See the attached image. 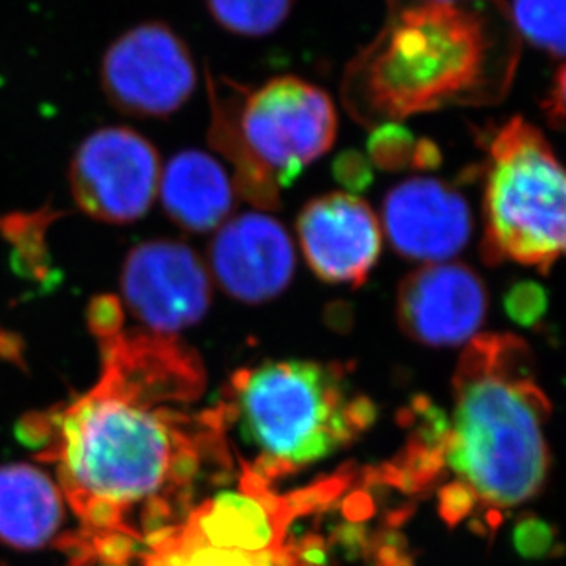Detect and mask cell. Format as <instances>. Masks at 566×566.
<instances>
[{
  "label": "cell",
  "instance_id": "obj_2",
  "mask_svg": "<svg viewBox=\"0 0 566 566\" xmlns=\"http://www.w3.org/2000/svg\"><path fill=\"white\" fill-rule=\"evenodd\" d=\"M512 19L499 0H415L392 8L346 72L360 122L394 124L451 105L499 98L517 65Z\"/></svg>",
  "mask_w": 566,
  "mask_h": 566
},
{
  "label": "cell",
  "instance_id": "obj_16",
  "mask_svg": "<svg viewBox=\"0 0 566 566\" xmlns=\"http://www.w3.org/2000/svg\"><path fill=\"white\" fill-rule=\"evenodd\" d=\"M294 0H207L208 13L219 27L241 38L276 32L293 11Z\"/></svg>",
  "mask_w": 566,
  "mask_h": 566
},
{
  "label": "cell",
  "instance_id": "obj_10",
  "mask_svg": "<svg viewBox=\"0 0 566 566\" xmlns=\"http://www.w3.org/2000/svg\"><path fill=\"white\" fill-rule=\"evenodd\" d=\"M485 311L484 282L462 263H432L409 274L399 287V326L424 346L468 343L484 324Z\"/></svg>",
  "mask_w": 566,
  "mask_h": 566
},
{
  "label": "cell",
  "instance_id": "obj_26",
  "mask_svg": "<svg viewBox=\"0 0 566 566\" xmlns=\"http://www.w3.org/2000/svg\"><path fill=\"white\" fill-rule=\"evenodd\" d=\"M545 111L552 120L566 124V65L557 72L551 96L546 99Z\"/></svg>",
  "mask_w": 566,
  "mask_h": 566
},
{
  "label": "cell",
  "instance_id": "obj_21",
  "mask_svg": "<svg viewBox=\"0 0 566 566\" xmlns=\"http://www.w3.org/2000/svg\"><path fill=\"white\" fill-rule=\"evenodd\" d=\"M476 507L479 501L473 491L458 480L443 485L438 493V513L449 528H457L458 524L468 521Z\"/></svg>",
  "mask_w": 566,
  "mask_h": 566
},
{
  "label": "cell",
  "instance_id": "obj_17",
  "mask_svg": "<svg viewBox=\"0 0 566 566\" xmlns=\"http://www.w3.org/2000/svg\"><path fill=\"white\" fill-rule=\"evenodd\" d=\"M513 21L535 46L566 55V0H515Z\"/></svg>",
  "mask_w": 566,
  "mask_h": 566
},
{
  "label": "cell",
  "instance_id": "obj_8",
  "mask_svg": "<svg viewBox=\"0 0 566 566\" xmlns=\"http://www.w3.org/2000/svg\"><path fill=\"white\" fill-rule=\"evenodd\" d=\"M69 180L82 212L105 223H132L157 197L160 158L135 129L104 127L80 144Z\"/></svg>",
  "mask_w": 566,
  "mask_h": 566
},
{
  "label": "cell",
  "instance_id": "obj_24",
  "mask_svg": "<svg viewBox=\"0 0 566 566\" xmlns=\"http://www.w3.org/2000/svg\"><path fill=\"white\" fill-rule=\"evenodd\" d=\"M338 180L348 186L349 190H365L370 185V164L357 153H346L335 164Z\"/></svg>",
  "mask_w": 566,
  "mask_h": 566
},
{
  "label": "cell",
  "instance_id": "obj_12",
  "mask_svg": "<svg viewBox=\"0 0 566 566\" xmlns=\"http://www.w3.org/2000/svg\"><path fill=\"white\" fill-rule=\"evenodd\" d=\"M210 265L213 279L232 298L268 302L293 279V241L271 216L243 213L221 224L210 247Z\"/></svg>",
  "mask_w": 566,
  "mask_h": 566
},
{
  "label": "cell",
  "instance_id": "obj_4",
  "mask_svg": "<svg viewBox=\"0 0 566 566\" xmlns=\"http://www.w3.org/2000/svg\"><path fill=\"white\" fill-rule=\"evenodd\" d=\"M230 412L247 446L258 454L254 476L276 474L329 458L370 429V399L349 396L338 366L276 360L240 371Z\"/></svg>",
  "mask_w": 566,
  "mask_h": 566
},
{
  "label": "cell",
  "instance_id": "obj_11",
  "mask_svg": "<svg viewBox=\"0 0 566 566\" xmlns=\"http://www.w3.org/2000/svg\"><path fill=\"white\" fill-rule=\"evenodd\" d=\"M298 235L310 268L327 283L360 285L381 252L376 213L349 193L307 202L300 213Z\"/></svg>",
  "mask_w": 566,
  "mask_h": 566
},
{
  "label": "cell",
  "instance_id": "obj_23",
  "mask_svg": "<svg viewBox=\"0 0 566 566\" xmlns=\"http://www.w3.org/2000/svg\"><path fill=\"white\" fill-rule=\"evenodd\" d=\"M91 541H93L96 559L104 565H127L133 557L137 556L138 539L132 535L111 532V534L94 535Z\"/></svg>",
  "mask_w": 566,
  "mask_h": 566
},
{
  "label": "cell",
  "instance_id": "obj_5",
  "mask_svg": "<svg viewBox=\"0 0 566 566\" xmlns=\"http://www.w3.org/2000/svg\"><path fill=\"white\" fill-rule=\"evenodd\" d=\"M208 138L235 168V186L260 207H276L279 190L298 179L337 138L329 94L302 77L280 76L245 91L212 76Z\"/></svg>",
  "mask_w": 566,
  "mask_h": 566
},
{
  "label": "cell",
  "instance_id": "obj_9",
  "mask_svg": "<svg viewBox=\"0 0 566 566\" xmlns=\"http://www.w3.org/2000/svg\"><path fill=\"white\" fill-rule=\"evenodd\" d=\"M122 294L133 316L160 337H174L207 315L212 285L201 258L177 241H149L124 263Z\"/></svg>",
  "mask_w": 566,
  "mask_h": 566
},
{
  "label": "cell",
  "instance_id": "obj_14",
  "mask_svg": "<svg viewBox=\"0 0 566 566\" xmlns=\"http://www.w3.org/2000/svg\"><path fill=\"white\" fill-rule=\"evenodd\" d=\"M158 191L169 218L191 232L216 229L234 208V186L227 169L199 149L169 158Z\"/></svg>",
  "mask_w": 566,
  "mask_h": 566
},
{
  "label": "cell",
  "instance_id": "obj_25",
  "mask_svg": "<svg viewBox=\"0 0 566 566\" xmlns=\"http://www.w3.org/2000/svg\"><path fill=\"white\" fill-rule=\"evenodd\" d=\"M55 548L65 554L69 566H94L98 562L94 554L93 541L83 532L61 535L55 539Z\"/></svg>",
  "mask_w": 566,
  "mask_h": 566
},
{
  "label": "cell",
  "instance_id": "obj_18",
  "mask_svg": "<svg viewBox=\"0 0 566 566\" xmlns=\"http://www.w3.org/2000/svg\"><path fill=\"white\" fill-rule=\"evenodd\" d=\"M512 543L518 556L528 562L554 559L565 552L559 530L535 513L518 515L513 524Z\"/></svg>",
  "mask_w": 566,
  "mask_h": 566
},
{
  "label": "cell",
  "instance_id": "obj_6",
  "mask_svg": "<svg viewBox=\"0 0 566 566\" xmlns=\"http://www.w3.org/2000/svg\"><path fill=\"white\" fill-rule=\"evenodd\" d=\"M484 221L485 263L515 262L546 274L566 256V168L523 116L491 140Z\"/></svg>",
  "mask_w": 566,
  "mask_h": 566
},
{
  "label": "cell",
  "instance_id": "obj_7",
  "mask_svg": "<svg viewBox=\"0 0 566 566\" xmlns=\"http://www.w3.org/2000/svg\"><path fill=\"white\" fill-rule=\"evenodd\" d=\"M99 80L107 99L124 115L164 118L196 91V61L166 22H140L111 43Z\"/></svg>",
  "mask_w": 566,
  "mask_h": 566
},
{
  "label": "cell",
  "instance_id": "obj_1",
  "mask_svg": "<svg viewBox=\"0 0 566 566\" xmlns=\"http://www.w3.org/2000/svg\"><path fill=\"white\" fill-rule=\"evenodd\" d=\"M201 390V370L174 337L107 338L102 381L49 418L41 457L60 471L61 493L88 537L122 532L140 541L127 513L142 504L144 535L171 526L199 474L202 449L218 447L219 416L175 410Z\"/></svg>",
  "mask_w": 566,
  "mask_h": 566
},
{
  "label": "cell",
  "instance_id": "obj_13",
  "mask_svg": "<svg viewBox=\"0 0 566 566\" xmlns=\"http://www.w3.org/2000/svg\"><path fill=\"white\" fill-rule=\"evenodd\" d=\"M382 221L394 251L427 263L457 256L473 230L465 199L434 179L405 180L388 191Z\"/></svg>",
  "mask_w": 566,
  "mask_h": 566
},
{
  "label": "cell",
  "instance_id": "obj_3",
  "mask_svg": "<svg viewBox=\"0 0 566 566\" xmlns=\"http://www.w3.org/2000/svg\"><path fill=\"white\" fill-rule=\"evenodd\" d=\"M447 468L485 512L532 501L545 488L552 405L537 385L528 344L513 335L474 337L458 363Z\"/></svg>",
  "mask_w": 566,
  "mask_h": 566
},
{
  "label": "cell",
  "instance_id": "obj_20",
  "mask_svg": "<svg viewBox=\"0 0 566 566\" xmlns=\"http://www.w3.org/2000/svg\"><path fill=\"white\" fill-rule=\"evenodd\" d=\"M412 137L403 127L385 124L377 127L370 140V157L382 169L403 168L412 157ZM416 157V153H415Z\"/></svg>",
  "mask_w": 566,
  "mask_h": 566
},
{
  "label": "cell",
  "instance_id": "obj_19",
  "mask_svg": "<svg viewBox=\"0 0 566 566\" xmlns=\"http://www.w3.org/2000/svg\"><path fill=\"white\" fill-rule=\"evenodd\" d=\"M548 291L532 280L513 283L504 294V311L521 327H534L548 311Z\"/></svg>",
  "mask_w": 566,
  "mask_h": 566
},
{
  "label": "cell",
  "instance_id": "obj_27",
  "mask_svg": "<svg viewBox=\"0 0 566 566\" xmlns=\"http://www.w3.org/2000/svg\"><path fill=\"white\" fill-rule=\"evenodd\" d=\"M102 566H129V565H102Z\"/></svg>",
  "mask_w": 566,
  "mask_h": 566
},
{
  "label": "cell",
  "instance_id": "obj_15",
  "mask_svg": "<svg viewBox=\"0 0 566 566\" xmlns=\"http://www.w3.org/2000/svg\"><path fill=\"white\" fill-rule=\"evenodd\" d=\"M63 521V493L49 474L28 463L0 465V543L39 551L57 537Z\"/></svg>",
  "mask_w": 566,
  "mask_h": 566
},
{
  "label": "cell",
  "instance_id": "obj_22",
  "mask_svg": "<svg viewBox=\"0 0 566 566\" xmlns=\"http://www.w3.org/2000/svg\"><path fill=\"white\" fill-rule=\"evenodd\" d=\"M368 556L376 566H416L407 539L394 530H385L370 537Z\"/></svg>",
  "mask_w": 566,
  "mask_h": 566
}]
</instances>
